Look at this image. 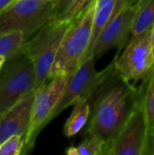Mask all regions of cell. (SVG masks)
Here are the masks:
<instances>
[{
  "label": "cell",
  "instance_id": "obj_1",
  "mask_svg": "<svg viewBox=\"0 0 154 155\" xmlns=\"http://www.w3.org/2000/svg\"><path fill=\"white\" fill-rule=\"evenodd\" d=\"M139 93L123 79L122 83L111 84L96 100L85 134L96 135L105 143L113 139L133 111Z\"/></svg>",
  "mask_w": 154,
  "mask_h": 155
},
{
  "label": "cell",
  "instance_id": "obj_2",
  "mask_svg": "<svg viewBox=\"0 0 154 155\" xmlns=\"http://www.w3.org/2000/svg\"><path fill=\"white\" fill-rule=\"evenodd\" d=\"M94 6L95 0L74 20L65 33L52 66L49 79L62 74L71 76L82 64L91 40Z\"/></svg>",
  "mask_w": 154,
  "mask_h": 155
},
{
  "label": "cell",
  "instance_id": "obj_3",
  "mask_svg": "<svg viewBox=\"0 0 154 155\" xmlns=\"http://www.w3.org/2000/svg\"><path fill=\"white\" fill-rule=\"evenodd\" d=\"M73 22L74 20L70 22L54 20L42 27L30 41L24 45L23 51L34 64L35 91L49 80L62 40Z\"/></svg>",
  "mask_w": 154,
  "mask_h": 155
},
{
  "label": "cell",
  "instance_id": "obj_4",
  "mask_svg": "<svg viewBox=\"0 0 154 155\" xmlns=\"http://www.w3.org/2000/svg\"><path fill=\"white\" fill-rule=\"evenodd\" d=\"M55 19V1L15 0L0 14V34L22 32L25 38Z\"/></svg>",
  "mask_w": 154,
  "mask_h": 155
},
{
  "label": "cell",
  "instance_id": "obj_5",
  "mask_svg": "<svg viewBox=\"0 0 154 155\" xmlns=\"http://www.w3.org/2000/svg\"><path fill=\"white\" fill-rule=\"evenodd\" d=\"M114 74H116L114 60L109 66L100 72L95 69L93 57L83 62L70 76L61 99L52 114L51 121L64 110L74 105L75 102L80 100L89 101Z\"/></svg>",
  "mask_w": 154,
  "mask_h": 155
},
{
  "label": "cell",
  "instance_id": "obj_6",
  "mask_svg": "<svg viewBox=\"0 0 154 155\" xmlns=\"http://www.w3.org/2000/svg\"><path fill=\"white\" fill-rule=\"evenodd\" d=\"M5 64L0 72V115L34 90L35 83L34 64L23 48Z\"/></svg>",
  "mask_w": 154,
  "mask_h": 155
},
{
  "label": "cell",
  "instance_id": "obj_7",
  "mask_svg": "<svg viewBox=\"0 0 154 155\" xmlns=\"http://www.w3.org/2000/svg\"><path fill=\"white\" fill-rule=\"evenodd\" d=\"M148 133L143 93L140 89L133 111L117 135L105 143L103 154L143 155Z\"/></svg>",
  "mask_w": 154,
  "mask_h": 155
},
{
  "label": "cell",
  "instance_id": "obj_8",
  "mask_svg": "<svg viewBox=\"0 0 154 155\" xmlns=\"http://www.w3.org/2000/svg\"><path fill=\"white\" fill-rule=\"evenodd\" d=\"M69 78L70 76L66 74L52 77L49 79V83L44 84L36 90L32 105L30 124L25 137L23 153H26L33 149L38 134L51 122L52 114L61 99Z\"/></svg>",
  "mask_w": 154,
  "mask_h": 155
},
{
  "label": "cell",
  "instance_id": "obj_9",
  "mask_svg": "<svg viewBox=\"0 0 154 155\" xmlns=\"http://www.w3.org/2000/svg\"><path fill=\"white\" fill-rule=\"evenodd\" d=\"M114 65L118 75L126 83L145 80L154 68L151 30L133 36L123 54L115 58Z\"/></svg>",
  "mask_w": 154,
  "mask_h": 155
},
{
  "label": "cell",
  "instance_id": "obj_10",
  "mask_svg": "<svg viewBox=\"0 0 154 155\" xmlns=\"http://www.w3.org/2000/svg\"><path fill=\"white\" fill-rule=\"evenodd\" d=\"M135 5H125L115 12L110 22L99 35L93 53V58H98L113 48L121 50L132 34V27L139 7Z\"/></svg>",
  "mask_w": 154,
  "mask_h": 155
},
{
  "label": "cell",
  "instance_id": "obj_11",
  "mask_svg": "<svg viewBox=\"0 0 154 155\" xmlns=\"http://www.w3.org/2000/svg\"><path fill=\"white\" fill-rule=\"evenodd\" d=\"M35 92L32 90L0 115V143L12 135L19 134L25 137Z\"/></svg>",
  "mask_w": 154,
  "mask_h": 155
},
{
  "label": "cell",
  "instance_id": "obj_12",
  "mask_svg": "<svg viewBox=\"0 0 154 155\" xmlns=\"http://www.w3.org/2000/svg\"><path fill=\"white\" fill-rule=\"evenodd\" d=\"M116 5H117V0H95L91 40L87 52L84 54L82 63L89 58L93 57V53L95 42L101 32L104 29V27L107 25L111 18L113 17L115 12Z\"/></svg>",
  "mask_w": 154,
  "mask_h": 155
},
{
  "label": "cell",
  "instance_id": "obj_13",
  "mask_svg": "<svg viewBox=\"0 0 154 155\" xmlns=\"http://www.w3.org/2000/svg\"><path fill=\"white\" fill-rule=\"evenodd\" d=\"M73 106L74 109L64 126V134L68 138L76 135L86 125L92 112L87 100L77 101Z\"/></svg>",
  "mask_w": 154,
  "mask_h": 155
},
{
  "label": "cell",
  "instance_id": "obj_14",
  "mask_svg": "<svg viewBox=\"0 0 154 155\" xmlns=\"http://www.w3.org/2000/svg\"><path fill=\"white\" fill-rule=\"evenodd\" d=\"M154 25V0H141L132 27V36L151 30Z\"/></svg>",
  "mask_w": 154,
  "mask_h": 155
},
{
  "label": "cell",
  "instance_id": "obj_15",
  "mask_svg": "<svg viewBox=\"0 0 154 155\" xmlns=\"http://www.w3.org/2000/svg\"><path fill=\"white\" fill-rule=\"evenodd\" d=\"M26 42L22 32H9L0 34V55L7 59L17 54Z\"/></svg>",
  "mask_w": 154,
  "mask_h": 155
},
{
  "label": "cell",
  "instance_id": "obj_16",
  "mask_svg": "<svg viewBox=\"0 0 154 155\" xmlns=\"http://www.w3.org/2000/svg\"><path fill=\"white\" fill-rule=\"evenodd\" d=\"M150 134L154 135V68L141 88Z\"/></svg>",
  "mask_w": 154,
  "mask_h": 155
},
{
  "label": "cell",
  "instance_id": "obj_17",
  "mask_svg": "<svg viewBox=\"0 0 154 155\" xmlns=\"http://www.w3.org/2000/svg\"><path fill=\"white\" fill-rule=\"evenodd\" d=\"M105 142L96 135L87 138L77 146H70L65 152L68 155H103Z\"/></svg>",
  "mask_w": 154,
  "mask_h": 155
},
{
  "label": "cell",
  "instance_id": "obj_18",
  "mask_svg": "<svg viewBox=\"0 0 154 155\" xmlns=\"http://www.w3.org/2000/svg\"><path fill=\"white\" fill-rule=\"evenodd\" d=\"M25 148L24 135H12L0 143V155L22 154Z\"/></svg>",
  "mask_w": 154,
  "mask_h": 155
},
{
  "label": "cell",
  "instance_id": "obj_19",
  "mask_svg": "<svg viewBox=\"0 0 154 155\" xmlns=\"http://www.w3.org/2000/svg\"><path fill=\"white\" fill-rule=\"evenodd\" d=\"M94 0H76L70 9L57 21L70 22L77 18Z\"/></svg>",
  "mask_w": 154,
  "mask_h": 155
},
{
  "label": "cell",
  "instance_id": "obj_20",
  "mask_svg": "<svg viewBox=\"0 0 154 155\" xmlns=\"http://www.w3.org/2000/svg\"><path fill=\"white\" fill-rule=\"evenodd\" d=\"M76 0H55V21L59 20Z\"/></svg>",
  "mask_w": 154,
  "mask_h": 155
},
{
  "label": "cell",
  "instance_id": "obj_21",
  "mask_svg": "<svg viewBox=\"0 0 154 155\" xmlns=\"http://www.w3.org/2000/svg\"><path fill=\"white\" fill-rule=\"evenodd\" d=\"M154 155V135L148 134L145 148L143 151V155Z\"/></svg>",
  "mask_w": 154,
  "mask_h": 155
},
{
  "label": "cell",
  "instance_id": "obj_22",
  "mask_svg": "<svg viewBox=\"0 0 154 155\" xmlns=\"http://www.w3.org/2000/svg\"><path fill=\"white\" fill-rule=\"evenodd\" d=\"M15 0H0V14L7 7L9 6Z\"/></svg>",
  "mask_w": 154,
  "mask_h": 155
},
{
  "label": "cell",
  "instance_id": "obj_23",
  "mask_svg": "<svg viewBox=\"0 0 154 155\" xmlns=\"http://www.w3.org/2000/svg\"><path fill=\"white\" fill-rule=\"evenodd\" d=\"M151 42H152V52L154 54V25L151 28Z\"/></svg>",
  "mask_w": 154,
  "mask_h": 155
},
{
  "label": "cell",
  "instance_id": "obj_24",
  "mask_svg": "<svg viewBox=\"0 0 154 155\" xmlns=\"http://www.w3.org/2000/svg\"><path fill=\"white\" fill-rule=\"evenodd\" d=\"M7 58L5 56H3V55H0V72L1 70L3 69L4 65L5 64V62H6Z\"/></svg>",
  "mask_w": 154,
  "mask_h": 155
},
{
  "label": "cell",
  "instance_id": "obj_25",
  "mask_svg": "<svg viewBox=\"0 0 154 155\" xmlns=\"http://www.w3.org/2000/svg\"><path fill=\"white\" fill-rule=\"evenodd\" d=\"M40 1H44V2H49V1H55V0H40Z\"/></svg>",
  "mask_w": 154,
  "mask_h": 155
}]
</instances>
